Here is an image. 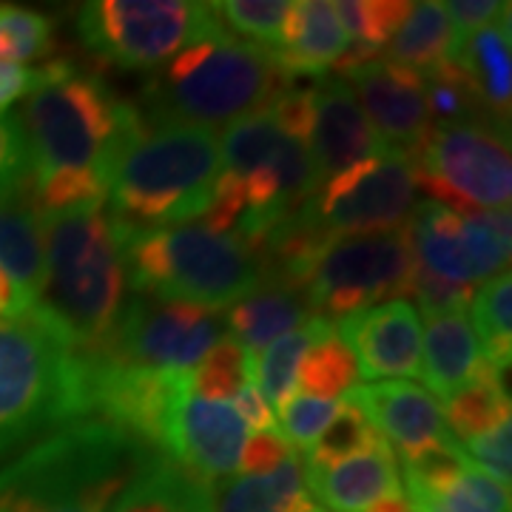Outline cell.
<instances>
[{
  "instance_id": "cell-7",
  "label": "cell",
  "mask_w": 512,
  "mask_h": 512,
  "mask_svg": "<svg viewBox=\"0 0 512 512\" xmlns=\"http://www.w3.org/2000/svg\"><path fill=\"white\" fill-rule=\"evenodd\" d=\"M265 282L256 254L234 234L205 225L131 228L126 239V285L134 296L191 302L208 311L231 308Z\"/></svg>"
},
{
  "instance_id": "cell-32",
  "label": "cell",
  "mask_w": 512,
  "mask_h": 512,
  "mask_svg": "<svg viewBox=\"0 0 512 512\" xmlns=\"http://www.w3.org/2000/svg\"><path fill=\"white\" fill-rule=\"evenodd\" d=\"M55 49V20L29 6L0 3V63H49Z\"/></svg>"
},
{
  "instance_id": "cell-48",
  "label": "cell",
  "mask_w": 512,
  "mask_h": 512,
  "mask_svg": "<svg viewBox=\"0 0 512 512\" xmlns=\"http://www.w3.org/2000/svg\"><path fill=\"white\" fill-rule=\"evenodd\" d=\"M234 410L239 413L242 424L256 430V433H268V430L276 427L274 407H271V402L265 399V393L254 382H248L239 390L237 399H234Z\"/></svg>"
},
{
  "instance_id": "cell-35",
  "label": "cell",
  "mask_w": 512,
  "mask_h": 512,
  "mask_svg": "<svg viewBox=\"0 0 512 512\" xmlns=\"http://www.w3.org/2000/svg\"><path fill=\"white\" fill-rule=\"evenodd\" d=\"M356 379H359L356 359H353V353H350L348 345L342 342V336L336 330L325 339L313 342L308 353L302 356L299 370H296L299 390L305 396L325 399V402H333L345 390L356 387Z\"/></svg>"
},
{
  "instance_id": "cell-15",
  "label": "cell",
  "mask_w": 512,
  "mask_h": 512,
  "mask_svg": "<svg viewBox=\"0 0 512 512\" xmlns=\"http://www.w3.org/2000/svg\"><path fill=\"white\" fill-rule=\"evenodd\" d=\"M365 382L413 379L421 373V316L413 302L390 299L336 322Z\"/></svg>"
},
{
  "instance_id": "cell-37",
  "label": "cell",
  "mask_w": 512,
  "mask_h": 512,
  "mask_svg": "<svg viewBox=\"0 0 512 512\" xmlns=\"http://www.w3.org/2000/svg\"><path fill=\"white\" fill-rule=\"evenodd\" d=\"M285 134L276 128L271 111H256L248 114L222 134L220 154L228 174H251L259 165L271 163L274 154L282 146Z\"/></svg>"
},
{
  "instance_id": "cell-14",
  "label": "cell",
  "mask_w": 512,
  "mask_h": 512,
  "mask_svg": "<svg viewBox=\"0 0 512 512\" xmlns=\"http://www.w3.org/2000/svg\"><path fill=\"white\" fill-rule=\"evenodd\" d=\"M245 444V424L234 404L208 402L185 390L165 427L163 456L180 464L191 476L217 484L239 470Z\"/></svg>"
},
{
  "instance_id": "cell-42",
  "label": "cell",
  "mask_w": 512,
  "mask_h": 512,
  "mask_svg": "<svg viewBox=\"0 0 512 512\" xmlns=\"http://www.w3.org/2000/svg\"><path fill=\"white\" fill-rule=\"evenodd\" d=\"M336 410H339L336 402L313 399V396H293L291 402L279 410L285 439H291L302 450H311V444L322 436V430L336 416Z\"/></svg>"
},
{
  "instance_id": "cell-1",
  "label": "cell",
  "mask_w": 512,
  "mask_h": 512,
  "mask_svg": "<svg viewBox=\"0 0 512 512\" xmlns=\"http://www.w3.org/2000/svg\"><path fill=\"white\" fill-rule=\"evenodd\" d=\"M46 279L37 311L80 356H106L126 305V239L131 225L103 202L43 217Z\"/></svg>"
},
{
  "instance_id": "cell-20",
  "label": "cell",
  "mask_w": 512,
  "mask_h": 512,
  "mask_svg": "<svg viewBox=\"0 0 512 512\" xmlns=\"http://www.w3.org/2000/svg\"><path fill=\"white\" fill-rule=\"evenodd\" d=\"M305 476L313 498L333 512H362L384 495L402 493L399 461L384 436L362 456L350 458L325 473L305 470Z\"/></svg>"
},
{
  "instance_id": "cell-4",
  "label": "cell",
  "mask_w": 512,
  "mask_h": 512,
  "mask_svg": "<svg viewBox=\"0 0 512 512\" xmlns=\"http://www.w3.org/2000/svg\"><path fill=\"white\" fill-rule=\"evenodd\" d=\"M293 83L271 49L234 40L228 32L202 37L168 60L146 83L148 126H231L265 111Z\"/></svg>"
},
{
  "instance_id": "cell-6",
  "label": "cell",
  "mask_w": 512,
  "mask_h": 512,
  "mask_svg": "<svg viewBox=\"0 0 512 512\" xmlns=\"http://www.w3.org/2000/svg\"><path fill=\"white\" fill-rule=\"evenodd\" d=\"M89 419L86 367L35 311L0 319V458L46 430Z\"/></svg>"
},
{
  "instance_id": "cell-3",
  "label": "cell",
  "mask_w": 512,
  "mask_h": 512,
  "mask_svg": "<svg viewBox=\"0 0 512 512\" xmlns=\"http://www.w3.org/2000/svg\"><path fill=\"white\" fill-rule=\"evenodd\" d=\"M35 77L18 117L29 183L60 168H86L106 180L114 154L143 126V114L117 100L103 77L80 72L66 57L37 66Z\"/></svg>"
},
{
  "instance_id": "cell-43",
  "label": "cell",
  "mask_w": 512,
  "mask_h": 512,
  "mask_svg": "<svg viewBox=\"0 0 512 512\" xmlns=\"http://www.w3.org/2000/svg\"><path fill=\"white\" fill-rule=\"evenodd\" d=\"M29 194V157L18 117H0V200Z\"/></svg>"
},
{
  "instance_id": "cell-33",
  "label": "cell",
  "mask_w": 512,
  "mask_h": 512,
  "mask_svg": "<svg viewBox=\"0 0 512 512\" xmlns=\"http://www.w3.org/2000/svg\"><path fill=\"white\" fill-rule=\"evenodd\" d=\"M382 439L376 433V427L370 424L365 416V410L356 402L339 404L336 416L330 419V424L322 430V436L313 441L311 450H308V464L305 470L311 473H325L333 470L339 464H345L350 458L362 456L370 447H376V441Z\"/></svg>"
},
{
  "instance_id": "cell-51",
  "label": "cell",
  "mask_w": 512,
  "mask_h": 512,
  "mask_svg": "<svg viewBox=\"0 0 512 512\" xmlns=\"http://www.w3.org/2000/svg\"><path fill=\"white\" fill-rule=\"evenodd\" d=\"M362 512H416L413 510V504H410V498L404 493H393V495H384L379 501H373L370 507H365Z\"/></svg>"
},
{
  "instance_id": "cell-41",
  "label": "cell",
  "mask_w": 512,
  "mask_h": 512,
  "mask_svg": "<svg viewBox=\"0 0 512 512\" xmlns=\"http://www.w3.org/2000/svg\"><path fill=\"white\" fill-rule=\"evenodd\" d=\"M473 293H476V288L458 285V282H450V279H441V276L430 274L427 268H421L419 262L413 268L410 288H407V296L416 299V311L421 308V313L427 319L444 316V313H464L467 305L473 302Z\"/></svg>"
},
{
  "instance_id": "cell-26",
  "label": "cell",
  "mask_w": 512,
  "mask_h": 512,
  "mask_svg": "<svg viewBox=\"0 0 512 512\" xmlns=\"http://www.w3.org/2000/svg\"><path fill=\"white\" fill-rule=\"evenodd\" d=\"M456 55V32L444 12V3L439 0L413 3L410 15L402 23V29L393 35L390 49H387V60L413 69L424 80L444 66L456 63Z\"/></svg>"
},
{
  "instance_id": "cell-17",
  "label": "cell",
  "mask_w": 512,
  "mask_h": 512,
  "mask_svg": "<svg viewBox=\"0 0 512 512\" xmlns=\"http://www.w3.org/2000/svg\"><path fill=\"white\" fill-rule=\"evenodd\" d=\"M313 103L316 120L308 148L319 174V185L348 171L350 165L365 163L370 157L390 151L384 148L356 94L342 77H319V83L313 86Z\"/></svg>"
},
{
  "instance_id": "cell-19",
  "label": "cell",
  "mask_w": 512,
  "mask_h": 512,
  "mask_svg": "<svg viewBox=\"0 0 512 512\" xmlns=\"http://www.w3.org/2000/svg\"><path fill=\"white\" fill-rule=\"evenodd\" d=\"M348 37L330 0H296L288 9L282 49L274 52L279 69L293 77H328L345 52Z\"/></svg>"
},
{
  "instance_id": "cell-47",
  "label": "cell",
  "mask_w": 512,
  "mask_h": 512,
  "mask_svg": "<svg viewBox=\"0 0 512 512\" xmlns=\"http://www.w3.org/2000/svg\"><path fill=\"white\" fill-rule=\"evenodd\" d=\"M293 453H296V447L285 436H279L276 430L256 433L254 439L242 444V456H239V467L245 470L242 476H268Z\"/></svg>"
},
{
  "instance_id": "cell-46",
  "label": "cell",
  "mask_w": 512,
  "mask_h": 512,
  "mask_svg": "<svg viewBox=\"0 0 512 512\" xmlns=\"http://www.w3.org/2000/svg\"><path fill=\"white\" fill-rule=\"evenodd\" d=\"M271 117H274L276 128L299 143H311L313 120H316V103H313V86L302 89V86H291L288 92H282L274 103L268 106Z\"/></svg>"
},
{
  "instance_id": "cell-9",
  "label": "cell",
  "mask_w": 512,
  "mask_h": 512,
  "mask_svg": "<svg viewBox=\"0 0 512 512\" xmlns=\"http://www.w3.org/2000/svg\"><path fill=\"white\" fill-rule=\"evenodd\" d=\"M83 49L114 69L148 72L202 37L225 32L211 3L194 0H92L74 15Z\"/></svg>"
},
{
  "instance_id": "cell-44",
  "label": "cell",
  "mask_w": 512,
  "mask_h": 512,
  "mask_svg": "<svg viewBox=\"0 0 512 512\" xmlns=\"http://www.w3.org/2000/svg\"><path fill=\"white\" fill-rule=\"evenodd\" d=\"M464 453L481 473L495 478L498 484L510 487L512 478V421L493 427L490 433H481L476 439L464 441Z\"/></svg>"
},
{
  "instance_id": "cell-36",
  "label": "cell",
  "mask_w": 512,
  "mask_h": 512,
  "mask_svg": "<svg viewBox=\"0 0 512 512\" xmlns=\"http://www.w3.org/2000/svg\"><path fill=\"white\" fill-rule=\"evenodd\" d=\"M288 0H220L211 3V12L217 15L225 32L242 43H254L262 49L279 52L285 37V20H288Z\"/></svg>"
},
{
  "instance_id": "cell-52",
  "label": "cell",
  "mask_w": 512,
  "mask_h": 512,
  "mask_svg": "<svg viewBox=\"0 0 512 512\" xmlns=\"http://www.w3.org/2000/svg\"><path fill=\"white\" fill-rule=\"evenodd\" d=\"M322 512H325V510H322Z\"/></svg>"
},
{
  "instance_id": "cell-16",
  "label": "cell",
  "mask_w": 512,
  "mask_h": 512,
  "mask_svg": "<svg viewBox=\"0 0 512 512\" xmlns=\"http://www.w3.org/2000/svg\"><path fill=\"white\" fill-rule=\"evenodd\" d=\"M342 80L353 89L384 148L410 157L427 128L433 126L424 100V77L382 57L345 74Z\"/></svg>"
},
{
  "instance_id": "cell-45",
  "label": "cell",
  "mask_w": 512,
  "mask_h": 512,
  "mask_svg": "<svg viewBox=\"0 0 512 512\" xmlns=\"http://www.w3.org/2000/svg\"><path fill=\"white\" fill-rule=\"evenodd\" d=\"M444 12L456 32L458 49L464 46L467 37H473L481 29L510 23V3H501V0H447Z\"/></svg>"
},
{
  "instance_id": "cell-30",
  "label": "cell",
  "mask_w": 512,
  "mask_h": 512,
  "mask_svg": "<svg viewBox=\"0 0 512 512\" xmlns=\"http://www.w3.org/2000/svg\"><path fill=\"white\" fill-rule=\"evenodd\" d=\"M333 330H336L333 322L322 319V316H311L302 328L279 336L268 348L251 356V382L265 393L268 402H274L282 410L293 399L296 370H299L302 356L308 353L313 342L325 339Z\"/></svg>"
},
{
  "instance_id": "cell-21",
  "label": "cell",
  "mask_w": 512,
  "mask_h": 512,
  "mask_svg": "<svg viewBox=\"0 0 512 512\" xmlns=\"http://www.w3.org/2000/svg\"><path fill=\"white\" fill-rule=\"evenodd\" d=\"M421 379L433 396L447 399L464 384L476 379L484 353L467 313H444L427 319V333L421 339Z\"/></svg>"
},
{
  "instance_id": "cell-5",
  "label": "cell",
  "mask_w": 512,
  "mask_h": 512,
  "mask_svg": "<svg viewBox=\"0 0 512 512\" xmlns=\"http://www.w3.org/2000/svg\"><path fill=\"white\" fill-rule=\"evenodd\" d=\"M222 174L220 134L202 126H143L114 154L106 194L131 228H168L202 217Z\"/></svg>"
},
{
  "instance_id": "cell-34",
  "label": "cell",
  "mask_w": 512,
  "mask_h": 512,
  "mask_svg": "<svg viewBox=\"0 0 512 512\" xmlns=\"http://www.w3.org/2000/svg\"><path fill=\"white\" fill-rule=\"evenodd\" d=\"M416 512H510V487L481 473L470 461L433 493L410 498Z\"/></svg>"
},
{
  "instance_id": "cell-13",
  "label": "cell",
  "mask_w": 512,
  "mask_h": 512,
  "mask_svg": "<svg viewBox=\"0 0 512 512\" xmlns=\"http://www.w3.org/2000/svg\"><path fill=\"white\" fill-rule=\"evenodd\" d=\"M89 416L131 433L146 447L163 453L165 427L194 373L131 367L111 356H83Z\"/></svg>"
},
{
  "instance_id": "cell-31",
  "label": "cell",
  "mask_w": 512,
  "mask_h": 512,
  "mask_svg": "<svg viewBox=\"0 0 512 512\" xmlns=\"http://www.w3.org/2000/svg\"><path fill=\"white\" fill-rule=\"evenodd\" d=\"M473 319L478 345L484 359L507 373L512 359V279L510 271L487 279L478 293H473Z\"/></svg>"
},
{
  "instance_id": "cell-12",
  "label": "cell",
  "mask_w": 512,
  "mask_h": 512,
  "mask_svg": "<svg viewBox=\"0 0 512 512\" xmlns=\"http://www.w3.org/2000/svg\"><path fill=\"white\" fill-rule=\"evenodd\" d=\"M222 339V319L191 302L131 296L117 319L106 356L131 367L194 373Z\"/></svg>"
},
{
  "instance_id": "cell-11",
  "label": "cell",
  "mask_w": 512,
  "mask_h": 512,
  "mask_svg": "<svg viewBox=\"0 0 512 512\" xmlns=\"http://www.w3.org/2000/svg\"><path fill=\"white\" fill-rule=\"evenodd\" d=\"M413 208V160L402 151H384L325 180L302 208V217L333 239L396 231L407 225Z\"/></svg>"
},
{
  "instance_id": "cell-27",
  "label": "cell",
  "mask_w": 512,
  "mask_h": 512,
  "mask_svg": "<svg viewBox=\"0 0 512 512\" xmlns=\"http://www.w3.org/2000/svg\"><path fill=\"white\" fill-rule=\"evenodd\" d=\"M0 268L40 296L46 279V231L29 194L0 200Z\"/></svg>"
},
{
  "instance_id": "cell-40",
  "label": "cell",
  "mask_w": 512,
  "mask_h": 512,
  "mask_svg": "<svg viewBox=\"0 0 512 512\" xmlns=\"http://www.w3.org/2000/svg\"><path fill=\"white\" fill-rule=\"evenodd\" d=\"M251 382V353L237 339L222 336L194 367V393L208 402L237 399V393Z\"/></svg>"
},
{
  "instance_id": "cell-25",
  "label": "cell",
  "mask_w": 512,
  "mask_h": 512,
  "mask_svg": "<svg viewBox=\"0 0 512 512\" xmlns=\"http://www.w3.org/2000/svg\"><path fill=\"white\" fill-rule=\"evenodd\" d=\"M109 512H214V484L157 456L128 484Z\"/></svg>"
},
{
  "instance_id": "cell-49",
  "label": "cell",
  "mask_w": 512,
  "mask_h": 512,
  "mask_svg": "<svg viewBox=\"0 0 512 512\" xmlns=\"http://www.w3.org/2000/svg\"><path fill=\"white\" fill-rule=\"evenodd\" d=\"M35 83V69L15 66V63H0V117H6V111L12 109L20 97H29Z\"/></svg>"
},
{
  "instance_id": "cell-24",
  "label": "cell",
  "mask_w": 512,
  "mask_h": 512,
  "mask_svg": "<svg viewBox=\"0 0 512 512\" xmlns=\"http://www.w3.org/2000/svg\"><path fill=\"white\" fill-rule=\"evenodd\" d=\"M311 316L305 293L262 282L254 293L228 308L225 325L231 330V339H237L242 348L256 356L279 336L302 328Z\"/></svg>"
},
{
  "instance_id": "cell-23",
  "label": "cell",
  "mask_w": 512,
  "mask_h": 512,
  "mask_svg": "<svg viewBox=\"0 0 512 512\" xmlns=\"http://www.w3.org/2000/svg\"><path fill=\"white\" fill-rule=\"evenodd\" d=\"M407 231H410V245L421 268H427L430 274L441 279L476 288L478 276L470 259L461 214L444 208L439 202L424 200L413 208L407 220Z\"/></svg>"
},
{
  "instance_id": "cell-50",
  "label": "cell",
  "mask_w": 512,
  "mask_h": 512,
  "mask_svg": "<svg viewBox=\"0 0 512 512\" xmlns=\"http://www.w3.org/2000/svg\"><path fill=\"white\" fill-rule=\"evenodd\" d=\"M37 296L20 285L15 276L0 268V319H20L35 311Z\"/></svg>"
},
{
  "instance_id": "cell-18",
  "label": "cell",
  "mask_w": 512,
  "mask_h": 512,
  "mask_svg": "<svg viewBox=\"0 0 512 512\" xmlns=\"http://www.w3.org/2000/svg\"><path fill=\"white\" fill-rule=\"evenodd\" d=\"M350 402H356L376 433L387 444H396L399 456L416 453L421 447L453 441L439 399L413 382H376L350 387Z\"/></svg>"
},
{
  "instance_id": "cell-29",
  "label": "cell",
  "mask_w": 512,
  "mask_h": 512,
  "mask_svg": "<svg viewBox=\"0 0 512 512\" xmlns=\"http://www.w3.org/2000/svg\"><path fill=\"white\" fill-rule=\"evenodd\" d=\"M504 376L507 373L495 370L484 359L476 379L444 399L441 410H444V419H447V427L453 436L470 441L481 433H490L498 424L510 421V393H507Z\"/></svg>"
},
{
  "instance_id": "cell-22",
  "label": "cell",
  "mask_w": 512,
  "mask_h": 512,
  "mask_svg": "<svg viewBox=\"0 0 512 512\" xmlns=\"http://www.w3.org/2000/svg\"><path fill=\"white\" fill-rule=\"evenodd\" d=\"M214 512H322L293 453L268 476H234L214 484Z\"/></svg>"
},
{
  "instance_id": "cell-10",
  "label": "cell",
  "mask_w": 512,
  "mask_h": 512,
  "mask_svg": "<svg viewBox=\"0 0 512 512\" xmlns=\"http://www.w3.org/2000/svg\"><path fill=\"white\" fill-rule=\"evenodd\" d=\"M413 268L416 254L407 225L382 234L333 237L313 265L305 299L313 316L336 325L379 302L407 296Z\"/></svg>"
},
{
  "instance_id": "cell-2",
  "label": "cell",
  "mask_w": 512,
  "mask_h": 512,
  "mask_svg": "<svg viewBox=\"0 0 512 512\" xmlns=\"http://www.w3.org/2000/svg\"><path fill=\"white\" fill-rule=\"evenodd\" d=\"M157 456L114 424L74 421L0 470V512H109Z\"/></svg>"
},
{
  "instance_id": "cell-38",
  "label": "cell",
  "mask_w": 512,
  "mask_h": 512,
  "mask_svg": "<svg viewBox=\"0 0 512 512\" xmlns=\"http://www.w3.org/2000/svg\"><path fill=\"white\" fill-rule=\"evenodd\" d=\"M413 3L407 0H339L333 3V12L345 29L348 43L379 49L393 40L410 15Z\"/></svg>"
},
{
  "instance_id": "cell-39",
  "label": "cell",
  "mask_w": 512,
  "mask_h": 512,
  "mask_svg": "<svg viewBox=\"0 0 512 512\" xmlns=\"http://www.w3.org/2000/svg\"><path fill=\"white\" fill-rule=\"evenodd\" d=\"M29 200L40 217H57L106 200V180L86 168H60L29 183Z\"/></svg>"
},
{
  "instance_id": "cell-8",
  "label": "cell",
  "mask_w": 512,
  "mask_h": 512,
  "mask_svg": "<svg viewBox=\"0 0 512 512\" xmlns=\"http://www.w3.org/2000/svg\"><path fill=\"white\" fill-rule=\"evenodd\" d=\"M410 160L416 188L461 217L510 208V126L490 114L430 126Z\"/></svg>"
},
{
  "instance_id": "cell-28",
  "label": "cell",
  "mask_w": 512,
  "mask_h": 512,
  "mask_svg": "<svg viewBox=\"0 0 512 512\" xmlns=\"http://www.w3.org/2000/svg\"><path fill=\"white\" fill-rule=\"evenodd\" d=\"M456 63L470 74L478 100L487 114L507 123L512 100V55H510V23L487 26L464 40L458 49Z\"/></svg>"
}]
</instances>
